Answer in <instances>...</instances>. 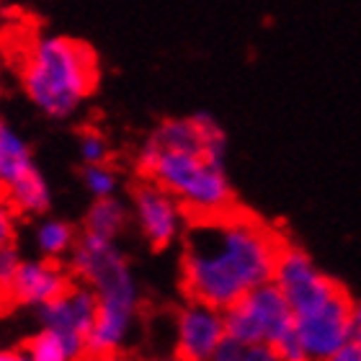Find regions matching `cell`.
<instances>
[{
  "label": "cell",
  "mask_w": 361,
  "mask_h": 361,
  "mask_svg": "<svg viewBox=\"0 0 361 361\" xmlns=\"http://www.w3.org/2000/svg\"><path fill=\"white\" fill-rule=\"evenodd\" d=\"M227 336L245 346H276L286 333L294 331V312L274 281L250 289L225 310Z\"/></svg>",
  "instance_id": "cell-5"
},
{
  "label": "cell",
  "mask_w": 361,
  "mask_h": 361,
  "mask_svg": "<svg viewBox=\"0 0 361 361\" xmlns=\"http://www.w3.org/2000/svg\"><path fill=\"white\" fill-rule=\"evenodd\" d=\"M0 202H6V183L0 180Z\"/></svg>",
  "instance_id": "cell-28"
},
{
  "label": "cell",
  "mask_w": 361,
  "mask_h": 361,
  "mask_svg": "<svg viewBox=\"0 0 361 361\" xmlns=\"http://www.w3.org/2000/svg\"><path fill=\"white\" fill-rule=\"evenodd\" d=\"M109 142L106 137L98 132V129H85L80 135V158H83L85 166H93V163H109Z\"/></svg>",
  "instance_id": "cell-18"
},
{
  "label": "cell",
  "mask_w": 361,
  "mask_h": 361,
  "mask_svg": "<svg viewBox=\"0 0 361 361\" xmlns=\"http://www.w3.org/2000/svg\"><path fill=\"white\" fill-rule=\"evenodd\" d=\"M18 266H21V258H18L13 245H8V248L0 250V300H3V294L8 292V286L13 281Z\"/></svg>",
  "instance_id": "cell-19"
},
{
  "label": "cell",
  "mask_w": 361,
  "mask_h": 361,
  "mask_svg": "<svg viewBox=\"0 0 361 361\" xmlns=\"http://www.w3.org/2000/svg\"><path fill=\"white\" fill-rule=\"evenodd\" d=\"M6 202L11 204L16 214H44L49 209L52 194H49V186H47L44 176L37 171V166L31 168L29 173H23L21 178H16L13 183H8Z\"/></svg>",
  "instance_id": "cell-12"
},
{
  "label": "cell",
  "mask_w": 361,
  "mask_h": 361,
  "mask_svg": "<svg viewBox=\"0 0 361 361\" xmlns=\"http://www.w3.org/2000/svg\"><path fill=\"white\" fill-rule=\"evenodd\" d=\"M180 250V284L188 300L227 310L243 294L266 284L284 238L238 207L191 217Z\"/></svg>",
  "instance_id": "cell-1"
},
{
  "label": "cell",
  "mask_w": 361,
  "mask_h": 361,
  "mask_svg": "<svg viewBox=\"0 0 361 361\" xmlns=\"http://www.w3.org/2000/svg\"><path fill=\"white\" fill-rule=\"evenodd\" d=\"M98 54L73 37H39L23 54L21 83L39 111L68 119L93 96L98 85Z\"/></svg>",
  "instance_id": "cell-3"
},
{
  "label": "cell",
  "mask_w": 361,
  "mask_h": 361,
  "mask_svg": "<svg viewBox=\"0 0 361 361\" xmlns=\"http://www.w3.org/2000/svg\"><path fill=\"white\" fill-rule=\"evenodd\" d=\"M137 171L142 178L171 191L183 204L188 217H212L235 207L225 163L209 158L207 152L142 142L137 152Z\"/></svg>",
  "instance_id": "cell-4"
},
{
  "label": "cell",
  "mask_w": 361,
  "mask_h": 361,
  "mask_svg": "<svg viewBox=\"0 0 361 361\" xmlns=\"http://www.w3.org/2000/svg\"><path fill=\"white\" fill-rule=\"evenodd\" d=\"M245 361H284L279 356V351L274 346H266V343H256V346L245 348Z\"/></svg>",
  "instance_id": "cell-23"
},
{
  "label": "cell",
  "mask_w": 361,
  "mask_h": 361,
  "mask_svg": "<svg viewBox=\"0 0 361 361\" xmlns=\"http://www.w3.org/2000/svg\"><path fill=\"white\" fill-rule=\"evenodd\" d=\"M160 361H180L178 356H168V359H160Z\"/></svg>",
  "instance_id": "cell-29"
},
{
  "label": "cell",
  "mask_w": 361,
  "mask_h": 361,
  "mask_svg": "<svg viewBox=\"0 0 361 361\" xmlns=\"http://www.w3.org/2000/svg\"><path fill=\"white\" fill-rule=\"evenodd\" d=\"M176 356L180 361H207L227 336L225 310L188 300L176 315Z\"/></svg>",
  "instance_id": "cell-10"
},
{
  "label": "cell",
  "mask_w": 361,
  "mask_h": 361,
  "mask_svg": "<svg viewBox=\"0 0 361 361\" xmlns=\"http://www.w3.org/2000/svg\"><path fill=\"white\" fill-rule=\"evenodd\" d=\"M271 281L286 297L292 312H302L343 289L336 279L317 269L307 250H302L300 245H289V243H284L279 250Z\"/></svg>",
  "instance_id": "cell-7"
},
{
  "label": "cell",
  "mask_w": 361,
  "mask_h": 361,
  "mask_svg": "<svg viewBox=\"0 0 361 361\" xmlns=\"http://www.w3.org/2000/svg\"><path fill=\"white\" fill-rule=\"evenodd\" d=\"M23 354H26L29 361H78L75 354L65 346V341H62L57 333L47 331V328H42V331L26 343Z\"/></svg>",
  "instance_id": "cell-16"
},
{
  "label": "cell",
  "mask_w": 361,
  "mask_h": 361,
  "mask_svg": "<svg viewBox=\"0 0 361 361\" xmlns=\"http://www.w3.org/2000/svg\"><path fill=\"white\" fill-rule=\"evenodd\" d=\"M279 351V356L284 361H310V356H307V351L302 348V343H300V338L294 336V331L292 333H286L284 338L279 341L276 346H274Z\"/></svg>",
  "instance_id": "cell-21"
},
{
  "label": "cell",
  "mask_w": 361,
  "mask_h": 361,
  "mask_svg": "<svg viewBox=\"0 0 361 361\" xmlns=\"http://www.w3.org/2000/svg\"><path fill=\"white\" fill-rule=\"evenodd\" d=\"M37 245L47 258H62L75 245V230L62 219H47L37 230Z\"/></svg>",
  "instance_id": "cell-15"
},
{
  "label": "cell",
  "mask_w": 361,
  "mask_h": 361,
  "mask_svg": "<svg viewBox=\"0 0 361 361\" xmlns=\"http://www.w3.org/2000/svg\"><path fill=\"white\" fill-rule=\"evenodd\" d=\"M351 325H354V331H351V341H354L356 346H361V302H354V315H351Z\"/></svg>",
  "instance_id": "cell-25"
},
{
  "label": "cell",
  "mask_w": 361,
  "mask_h": 361,
  "mask_svg": "<svg viewBox=\"0 0 361 361\" xmlns=\"http://www.w3.org/2000/svg\"><path fill=\"white\" fill-rule=\"evenodd\" d=\"M98 300L88 286L70 284L60 297L39 307V320L47 331L57 333L78 361L88 356V333L96 323Z\"/></svg>",
  "instance_id": "cell-9"
},
{
  "label": "cell",
  "mask_w": 361,
  "mask_h": 361,
  "mask_svg": "<svg viewBox=\"0 0 361 361\" xmlns=\"http://www.w3.org/2000/svg\"><path fill=\"white\" fill-rule=\"evenodd\" d=\"M0 361H29L23 351H6V348H0Z\"/></svg>",
  "instance_id": "cell-27"
},
{
  "label": "cell",
  "mask_w": 361,
  "mask_h": 361,
  "mask_svg": "<svg viewBox=\"0 0 361 361\" xmlns=\"http://www.w3.org/2000/svg\"><path fill=\"white\" fill-rule=\"evenodd\" d=\"M129 222L127 204L119 202L116 196H104L90 204L88 214H85V233L98 235V238H109L116 240Z\"/></svg>",
  "instance_id": "cell-13"
},
{
  "label": "cell",
  "mask_w": 361,
  "mask_h": 361,
  "mask_svg": "<svg viewBox=\"0 0 361 361\" xmlns=\"http://www.w3.org/2000/svg\"><path fill=\"white\" fill-rule=\"evenodd\" d=\"M73 284V274L57 261V258H42V261H21L13 281L3 294V307H42L54 297H60Z\"/></svg>",
  "instance_id": "cell-11"
},
{
  "label": "cell",
  "mask_w": 361,
  "mask_h": 361,
  "mask_svg": "<svg viewBox=\"0 0 361 361\" xmlns=\"http://www.w3.org/2000/svg\"><path fill=\"white\" fill-rule=\"evenodd\" d=\"M16 238V212L8 202H0V250L13 245Z\"/></svg>",
  "instance_id": "cell-22"
},
{
  "label": "cell",
  "mask_w": 361,
  "mask_h": 361,
  "mask_svg": "<svg viewBox=\"0 0 361 361\" xmlns=\"http://www.w3.org/2000/svg\"><path fill=\"white\" fill-rule=\"evenodd\" d=\"M351 315H354V300L348 297L346 289L302 312H294V336L300 338L310 361H323L336 354L341 346H346L354 331Z\"/></svg>",
  "instance_id": "cell-6"
},
{
  "label": "cell",
  "mask_w": 361,
  "mask_h": 361,
  "mask_svg": "<svg viewBox=\"0 0 361 361\" xmlns=\"http://www.w3.org/2000/svg\"><path fill=\"white\" fill-rule=\"evenodd\" d=\"M31 168H34V160L26 140L0 121V180L8 186L23 173H29Z\"/></svg>",
  "instance_id": "cell-14"
},
{
  "label": "cell",
  "mask_w": 361,
  "mask_h": 361,
  "mask_svg": "<svg viewBox=\"0 0 361 361\" xmlns=\"http://www.w3.org/2000/svg\"><path fill=\"white\" fill-rule=\"evenodd\" d=\"M83 183L90 194H93V199H104V196L116 194L119 176H116V171L109 163H93V166H85Z\"/></svg>",
  "instance_id": "cell-17"
},
{
  "label": "cell",
  "mask_w": 361,
  "mask_h": 361,
  "mask_svg": "<svg viewBox=\"0 0 361 361\" xmlns=\"http://www.w3.org/2000/svg\"><path fill=\"white\" fill-rule=\"evenodd\" d=\"M70 274L96 294L88 354H111L127 343L140 310V284L116 240L83 233L70 250Z\"/></svg>",
  "instance_id": "cell-2"
},
{
  "label": "cell",
  "mask_w": 361,
  "mask_h": 361,
  "mask_svg": "<svg viewBox=\"0 0 361 361\" xmlns=\"http://www.w3.org/2000/svg\"><path fill=\"white\" fill-rule=\"evenodd\" d=\"M132 214L145 240L155 250L171 248L178 238H183L188 225L183 204L150 178H142L132 191Z\"/></svg>",
  "instance_id": "cell-8"
},
{
  "label": "cell",
  "mask_w": 361,
  "mask_h": 361,
  "mask_svg": "<svg viewBox=\"0 0 361 361\" xmlns=\"http://www.w3.org/2000/svg\"><path fill=\"white\" fill-rule=\"evenodd\" d=\"M83 361H127V359H121L119 351H111V354H88Z\"/></svg>",
  "instance_id": "cell-26"
},
{
  "label": "cell",
  "mask_w": 361,
  "mask_h": 361,
  "mask_svg": "<svg viewBox=\"0 0 361 361\" xmlns=\"http://www.w3.org/2000/svg\"><path fill=\"white\" fill-rule=\"evenodd\" d=\"M245 343H240L238 338H233V336H225L222 338V343H219L214 351H212V356L207 361H245Z\"/></svg>",
  "instance_id": "cell-20"
},
{
  "label": "cell",
  "mask_w": 361,
  "mask_h": 361,
  "mask_svg": "<svg viewBox=\"0 0 361 361\" xmlns=\"http://www.w3.org/2000/svg\"><path fill=\"white\" fill-rule=\"evenodd\" d=\"M323 361H361V346H356L354 341H348L346 346H341L336 354H331Z\"/></svg>",
  "instance_id": "cell-24"
}]
</instances>
